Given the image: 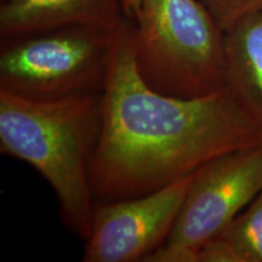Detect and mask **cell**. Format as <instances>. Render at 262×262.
Listing matches in <instances>:
<instances>
[{
	"label": "cell",
	"mask_w": 262,
	"mask_h": 262,
	"mask_svg": "<svg viewBox=\"0 0 262 262\" xmlns=\"http://www.w3.org/2000/svg\"><path fill=\"white\" fill-rule=\"evenodd\" d=\"M91 162L96 203L156 192L225 153L262 143L226 89L198 97L156 90L137 67L130 26L118 29Z\"/></svg>",
	"instance_id": "1"
},
{
	"label": "cell",
	"mask_w": 262,
	"mask_h": 262,
	"mask_svg": "<svg viewBox=\"0 0 262 262\" xmlns=\"http://www.w3.org/2000/svg\"><path fill=\"white\" fill-rule=\"evenodd\" d=\"M102 93L34 101L0 91V152L49 182L64 224L86 241L95 211L91 162L101 130Z\"/></svg>",
	"instance_id": "2"
},
{
	"label": "cell",
	"mask_w": 262,
	"mask_h": 262,
	"mask_svg": "<svg viewBox=\"0 0 262 262\" xmlns=\"http://www.w3.org/2000/svg\"><path fill=\"white\" fill-rule=\"evenodd\" d=\"M140 73L178 97L225 89V31L202 0H122Z\"/></svg>",
	"instance_id": "3"
},
{
	"label": "cell",
	"mask_w": 262,
	"mask_h": 262,
	"mask_svg": "<svg viewBox=\"0 0 262 262\" xmlns=\"http://www.w3.org/2000/svg\"><path fill=\"white\" fill-rule=\"evenodd\" d=\"M117 32L64 26L2 39L0 91L34 101L102 93Z\"/></svg>",
	"instance_id": "4"
},
{
	"label": "cell",
	"mask_w": 262,
	"mask_h": 262,
	"mask_svg": "<svg viewBox=\"0 0 262 262\" xmlns=\"http://www.w3.org/2000/svg\"><path fill=\"white\" fill-rule=\"evenodd\" d=\"M262 189V143L215 157L192 173L165 243L198 253L221 235Z\"/></svg>",
	"instance_id": "5"
},
{
	"label": "cell",
	"mask_w": 262,
	"mask_h": 262,
	"mask_svg": "<svg viewBox=\"0 0 262 262\" xmlns=\"http://www.w3.org/2000/svg\"><path fill=\"white\" fill-rule=\"evenodd\" d=\"M192 173L148 194L96 203L83 261H145L171 234Z\"/></svg>",
	"instance_id": "6"
},
{
	"label": "cell",
	"mask_w": 262,
	"mask_h": 262,
	"mask_svg": "<svg viewBox=\"0 0 262 262\" xmlns=\"http://www.w3.org/2000/svg\"><path fill=\"white\" fill-rule=\"evenodd\" d=\"M122 0H3L0 38H14L64 26L117 31L124 24Z\"/></svg>",
	"instance_id": "7"
},
{
	"label": "cell",
	"mask_w": 262,
	"mask_h": 262,
	"mask_svg": "<svg viewBox=\"0 0 262 262\" xmlns=\"http://www.w3.org/2000/svg\"><path fill=\"white\" fill-rule=\"evenodd\" d=\"M225 89L262 131V10L225 31Z\"/></svg>",
	"instance_id": "8"
},
{
	"label": "cell",
	"mask_w": 262,
	"mask_h": 262,
	"mask_svg": "<svg viewBox=\"0 0 262 262\" xmlns=\"http://www.w3.org/2000/svg\"><path fill=\"white\" fill-rule=\"evenodd\" d=\"M221 235L242 262H262V189Z\"/></svg>",
	"instance_id": "9"
},
{
	"label": "cell",
	"mask_w": 262,
	"mask_h": 262,
	"mask_svg": "<svg viewBox=\"0 0 262 262\" xmlns=\"http://www.w3.org/2000/svg\"><path fill=\"white\" fill-rule=\"evenodd\" d=\"M224 31L238 19L262 10V0H202Z\"/></svg>",
	"instance_id": "10"
},
{
	"label": "cell",
	"mask_w": 262,
	"mask_h": 262,
	"mask_svg": "<svg viewBox=\"0 0 262 262\" xmlns=\"http://www.w3.org/2000/svg\"><path fill=\"white\" fill-rule=\"evenodd\" d=\"M198 262H242V260L232 244L219 235L199 249Z\"/></svg>",
	"instance_id": "11"
},
{
	"label": "cell",
	"mask_w": 262,
	"mask_h": 262,
	"mask_svg": "<svg viewBox=\"0 0 262 262\" xmlns=\"http://www.w3.org/2000/svg\"><path fill=\"white\" fill-rule=\"evenodd\" d=\"M143 262H198V253L164 243L150 253Z\"/></svg>",
	"instance_id": "12"
},
{
	"label": "cell",
	"mask_w": 262,
	"mask_h": 262,
	"mask_svg": "<svg viewBox=\"0 0 262 262\" xmlns=\"http://www.w3.org/2000/svg\"><path fill=\"white\" fill-rule=\"evenodd\" d=\"M0 2H3V0H0Z\"/></svg>",
	"instance_id": "13"
}]
</instances>
